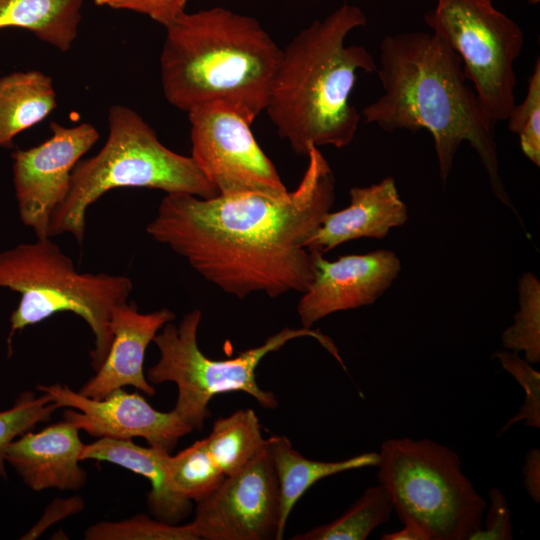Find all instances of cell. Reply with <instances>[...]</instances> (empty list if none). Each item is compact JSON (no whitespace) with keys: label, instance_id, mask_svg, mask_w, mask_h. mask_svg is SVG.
<instances>
[{"label":"cell","instance_id":"obj_1","mask_svg":"<svg viewBox=\"0 0 540 540\" xmlns=\"http://www.w3.org/2000/svg\"><path fill=\"white\" fill-rule=\"evenodd\" d=\"M306 157L292 192L213 198L169 193L146 231L229 295L303 293L315 274L305 243L335 200L334 174L319 147L310 145Z\"/></svg>","mask_w":540,"mask_h":540},{"label":"cell","instance_id":"obj_2","mask_svg":"<svg viewBox=\"0 0 540 540\" xmlns=\"http://www.w3.org/2000/svg\"><path fill=\"white\" fill-rule=\"evenodd\" d=\"M376 73L383 93L362 109L364 122L389 133L427 130L443 182L461 143L468 142L495 197L518 215L500 177L495 121L485 112L453 49L434 32L388 35L380 43Z\"/></svg>","mask_w":540,"mask_h":540},{"label":"cell","instance_id":"obj_3","mask_svg":"<svg viewBox=\"0 0 540 540\" xmlns=\"http://www.w3.org/2000/svg\"><path fill=\"white\" fill-rule=\"evenodd\" d=\"M366 23L360 7L344 3L282 49L265 111L295 153L354 140L362 118L350 102L357 73L376 72L377 64L365 47L346 39Z\"/></svg>","mask_w":540,"mask_h":540},{"label":"cell","instance_id":"obj_4","mask_svg":"<svg viewBox=\"0 0 540 540\" xmlns=\"http://www.w3.org/2000/svg\"><path fill=\"white\" fill-rule=\"evenodd\" d=\"M165 29L161 83L172 106L223 103L250 123L265 111L282 48L255 18L213 7Z\"/></svg>","mask_w":540,"mask_h":540},{"label":"cell","instance_id":"obj_5","mask_svg":"<svg viewBox=\"0 0 540 540\" xmlns=\"http://www.w3.org/2000/svg\"><path fill=\"white\" fill-rule=\"evenodd\" d=\"M122 187L201 198L219 195L191 156L164 146L152 127L131 108L114 105L108 113L106 142L97 154L75 165L68 195L52 212L49 237L70 233L81 244L88 207L106 192Z\"/></svg>","mask_w":540,"mask_h":540},{"label":"cell","instance_id":"obj_6","mask_svg":"<svg viewBox=\"0 0 540 540\" xmlns=\"http://www.w3.org/2000/svg\"><path fill=\"white\" fill-rule=\"evenodd\" d=\"M0 287L21 296L10 316L9 351L17 331L56 313L71 312L94 335L90 358L96 371L112 343V310L127 301L133 283L123 275L80 273L51 237H44L0 252Z\"/></svg>","mask_w":540,"mask_h":540},{"label":"cell","instance_id":"obj_7","mask_svg":"<svg viewBox=\"0 0 540 540\" xmlns=\"http://www.w3.org/2000/svg\"><path fill=\"white\" fill-rule=\"evenodd\" d=\"M378 453V483L403 524L429 540H469L480 529L487 502L454 450L430 439L393 438Z\"/></svg>","mask_w":540,"mask_h":540},{"label":"cell","instance_id":"obj_8","mask_svg":"<svg viewBox=\"0 0 540 540\" xmlns=\"http://www.w3.org/2000/svg\"><path fill=\"white\" fill-rule=\"evenodd\" d=\"M202 312L194 309L185 314L178 325L166 323L153 339L159 349L158 362L147 370L151 384L174 382L178 397L173 411L193 430H200L210 415L208 404L213 396L242 391L254 397L266 409L278 406L275 395L259 387L255 370L259 362L287 342L300 338L316 339L340 364L342 359L334 342L312 328H283L257 347L227 360L206 357L198 347L197 332Z\"/></svg>","mask_w":540,"mask_h":540},{"label":"cell","instance_id":"obj_9","mask_svg":"<svg viewBox=\"0 0 540 540\" xmlns=\"http://www.w3.org/2000/svg\"><path fill=\"white\" fill-rule=\"evenodd\" d=\"M424 21L460 57L488 116L506 120L516 104L514 63L524 45L520 26L491 0H436Z\"/></svg>","mask_w":540,"mask_h":540},{"label":"cell","instance_id":"obj_10","mask_svg":"<svg viewBox=\"0 0 540 540\" xmlns=\"http://www.w3.org/2000/svg\"><path fill=\"white\" fill-rule=\"evenodd\" d=\"M191 158L219 195L288 192L257 143L251 124L232 107L207 103L189 110Z\"/></svg>","mask_w":540,"mask_h":540},{"label":"cell","instance_id":"obj_11","mask_svg":"<svg viewBox=\"0 0 540 540\" xmlns=\"http://www.w3.org/2000/svg\"><path fill=\"white\" fill-rule=\"evenodd\" d=\"M279 518L278 480L266 443L246 466L197 503L192 524L200 539L265 540L277 539Z\"/></svg>","mask_w":540,"mask_h":540},{"label":"cell","instance_id":"obj_12","mask_svg":"<svg viewBox=\"0 0 540 540\" xmlns=\"http://www.w3.org/2000/svg\"><path fill=\"white\" fill-rule=\"evenodd\" d=\"M50 130L44 142L12 154L19 217L37 238L49 237L52 212L68 195L75 165L99 138L90 123L66 127L52 122Z\"/></svg>","mask_w":540,"mask_h":540},{"label":"cell","instance_id":"obj_13","mask_svg":"<svg viewBox=\"0 0 540 540\" xmlns=\"http://www.w3.org/2000/svg\"><path fill=\"white\" fill-rule=\"evenodd\" d=\"M37 389L48 394L59 408H69L63 413L64 421L93 437L120 440L141 437L150 446L170 452L181 437L193 431L173 410L157 411L141 395L123 388L101 399L84 396L58 383L40 384Z\"/></svg>","mask_w":540,"mask_h":540},{"label":"cell","instance_id":"obj_14","mask_svg":"<svg viewBox=\"0 0 540 540\" xmlns=\"http://www.w3.org/2000/svg\"><path fill=\"white\" fill-rule=\"evenodd\" d=\"M313 255L314 278L297 307L304 328L335 312L374 303L401 271L399 257L386 249L340 256L333 261L319 253Z\"/></svg>","mask_w":540,"mask_h":540},{"label":"cell","instance_id":"obj_15","mask_svg":"<svg viewBox=\"0 0 540 540\" xmlns=\"http://www.w3.org/2000/svg\"><path fill=\"white\" fill-rule=\"evenodd\" d=\"M174 319L175 313L168 308L140 313L133 303L126 301L117 305L111 313L113 339L108 354L79 392L101 399L115 389L133 386L154 395L155 388L145 378L143 370L145 352L158 331Z\"/></svg>","mask_w":540,"mask_h":540},{"label":"cell","instance_id":"obj_16","mask_svg":"<svg viewBox=\"0 0 540 540\" xmlns=\"http://www.w3.org/2000/svg\"><path fill=\"white\" fill-rule=\"evenodd\" d=\"M83 446L79 429L63 421L14 439L5 461L34 491L77 490L86 481V472L78 464Z\"/></svg>","mask_w":540,"mask_h":540},{"label":"cell","instance_id":"obj_17","mask_svg":"<svg viewBox=\"0 0 540 540\" xmlns=\"http://www.w3.org/2000/svg\"><path fill=\"white\" fill-rule=\"evenodd\" d=\"M349 205L328 212L309 237L305 247L324 254L339 245L361 238H385L392 228L408 220V207L399 195L392 176L349 191Z\"/></svg>","mask_w":540,"mask_h":540},{"label":"cell","instance_id":"obj_18","mask_svg":"<svg viewBox=\"0 0 540 540\" xmlns=\"http://www.w3.org/2000/svg\"><path fill=\"white\" fill-rule=\"evenodd\" d=\"M169 452L159 447H142L131 439L103 437L84 445L80 460L107 461L145 477L151 484L147 503L151 513L159 520L176 523L191 510V501L175 493L168 482Z\"/></svg>","mask_w":540,"mask_h":540},{"label":"cell","instance_id":"obj_19","mask_svg":"<svg viewBox=\"0 0 540 540\" xmlns=\"http://www.w3.org/2000/svg\"><path fill=\"white\" fill-rule=\"evenodd\" d=\"M279 486L280 518L277 540L283 538L288 517L297 501L319 480L341 472L377 466L378 452H365L341 461H316L295 450L286 436L267 439Z\"/></svg>","mask_w":540,"mask_h":540},{"label":"cell","instance_id":"obj_20","mask_svg":"<svg viewBox=\"0 0 540 540\" xmlns=\"http://www.w3.org/2000/svg\"><path fill=\"white\" fill-rule=\"evenodd\" d=\"M57 105L52 78L38 70L0 77V147L45 119Z\"/></svg>","mask_w":540,"mask_h":540},{"label":"cell","instance_id":"obj_21","mask_svg":"<svg viewBox=\"0 0 540 540\" xmlns=\"http://www.w3.org/2000/svg\"><path fill=\"white\" fill-rule=\"evenodd\" d=\"M84 0H0V30L30 31L62 52L78 35Z\"/></svg>","mask_w":540,"mask_h":540},{"label":"cell","instance_id":"obj_22","mask_svg":"<svg viewBox=\"0 0 540 540\" xmlns=\"http://www.w3.org/2000/svg\"><path fill=\"white\" fill-rule=\"evenodd\" d=\"M204 439L211 458L225 476L246 466L267 443L252 409H240L217 419L211 433Z\"/></svg>","mask_w":540,"mask_h":540},{"label":"cell","instance_id":"obj_23","mask_svg":"<svg viewBox=\"0 0 540 540\" xmlns=\"http://www.w3.org/2000/svg\"><path fill=\"white\" fill-rule=\"evenodd\" d=\"M393 505L378 483L367 488L341 516L298 534L294 540H364L378 526L388 522Z\"/></svg>","mask_w":540,"mask_h":540},{"label":"cell","instance_id":"obj_24","mask_svg":"<svg viewBox=\"0 0 540 540\" xmlns=\"http://www.w3.org/2000/svg\"><path fill=\"white\" fill-rule=\"evenodd\" d=\"M167 477L175 493L198 503L210 496L226 476L211 458L205 439H201L169 455Z\"/></svg>","mask_w":540,"mask_h":540},{"label":"cell","instance_id":"obj_25","mask_svg":"<svg viewBox=\"0 0 540 540\" xmlns=\"http://www.w3.org/2000/svg\"><path fill=\"white\" fill-rule=\"evenodd\" d=\"M519 309L513 323L501 334L504 349L524 353L530 364L540 362V282L532 272L518 281Z\"/></svg>","mask_w":540,"mask_h":540},{"label":"cell","instance_id":"obj_26","mask_svg":"<svg viewBox=\"0 0 540 540\" xmlns=\"http://www.w3.org/2000/svg\"><path fill=\"white\" fill-rule=\"evenodd\" d=\"M87 540H196L200 539L191 523L178 526L153 520L144 514L116 522H98L84 533Z\"/></svg>","mask_w":540,"mask_h":540},{"label":"cell","instance_id":"obj_27","mask_svg":"<svg viewBox=\"0 0 540 540\" xmlns=\"http://www.w3.org/2000/svg\"><path fill=\"white\" fill-rule=\"evenodd\" d=\"M58 408L48 394L36 397L33 392L25 391L14 406L0 412V477H6L5 452L8 445L38 423L49 421Z\"/></svg>","mask_w":540,"mask_h":540},{"label":"cell","instance_id":"obj_28","mask_svg":"<svg viewBox=\"0 0 540 540\" xmlns=\"http://www.w3.org/2000/svg\"><path fill=\"white\" fill-rule=\"evenodd\" d=\"M509 130L518 135L524 155L537 167L540 166V59L535 61L533 72L523 101L515 104L507 119Z\"/></svg>","mask_w":540,"mask_h":540},{"label":"cell","instance_id":"obj_29","mask_svg":"<svg viewBox=\"0 0 540 540\" xmlns=\"http://www.w3.org/2000/svg\"><path fill=\"white\" fill-rule=\"evenodd\" d=\"M495 357L525 391V399L518 413L512 416L500 430V434L520 421L525 426L540 428V373L518 353L503 349L495 352Z\"/></svg>","mask_w":540,"mask_h":540},{"label":"cell","instance_id":"obj_30","mask_svg":"<svg viewBox=\"0 0 540 540\" xmlns=\"http://www.w3.org/2000/svg\"><path fill=\"white\" fill-rule=\"evenodd\" d=\"M489 507L482 525L469 540H511L512 522L507 498L503 492L492 487L488 491Z\"/></svg>","mask_w":540,"mask_h":540},{"label":"cell","instance_id":"obj_31","mask_svg":"<svg viewBox=\"0 0 540 540\" xmlns=\"http://www.w3.org/2000/svg\"><path fill=\"white\" fill-rule=\"evenodd\" d=\"M96 5L144 14L167 27L185 13L188 0H94Z\"/></svg>","mask_w":540,"mask_h":540},{"label":"cell","instance_id":"obj_32","mask_svg":"<svg viewBox=\"0 0 540 540\" xmlns=\"http://www.w3.org/2000/svg\"><path fill=\"white\" fill-rule=\"evenodd\" d=\"M523 482L530 498L535 502H540V450L530 449L525 456L522 467Z\"/></svg>","mask_w":540,"mask_h":540},{"label":"cell","instance_id":"obj_33","mask_svg":"<svg viewBox=\"0 0 540 540\" xmlns=\"http://www.w3.org/2000/svg\"><path fill=\"white\" fill-rule=\"evenodd\" d=\"M404 527L398 531L384 533L382 540H429L428 536L418 527L410 524H403Z\"/></svg>","mask_w":540,"mask_h":540}]
</instances>
